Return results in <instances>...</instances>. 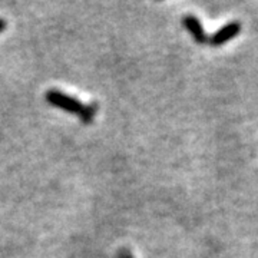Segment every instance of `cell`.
I'll return each mask as SVG.
<instances>
[{
	"instance_id": "cell-1",
	"label": "cell",
	"mask_w": 258,
	"mask_h": 258,
	"mask_svg": "<svg viewBox=\"0 0 258 258\" xmlns=\"http://www.w3.org/2000/svg\"><path fill=\"white\" fill-rule=\"evenodd\" d=\"M45 98L49 102V105H52L55 108H59L62 111L76 113L78 116L81 115L83 106H85L82 102L78 101L76 98L69 96V95H66L62 91H57V89H49L46 95H45Z\"/></svg>"
},
{
	"instance_id": "cell-2",
	"label": "cell",
	"mask_w": 258,
	"mask_h": 258,
	"mask_svg": "<svg viewBox=\"0 0 258 258\" xmlns=\"http://www.w3.org/2000/svg\"><path fill=\"white\" fill-rule=\"evenodd\" d=\"M241 23L238 20H232V22H228L225 23L222 28H220L214 35L208 37V43L211 45L212 47H220L225 43L231 42L232 39L238 36L241 33Z\"/></svg>"
},
{
	"instance_id": "cell-3",
	"label": "cell",
	"mask_w": 258,
	"mask_h": 258,
	"mask_svg": "<svg viewBox=\"0 0 258 258\" xmlns=\"http://www.w3.org/2000/svg\"><path fill=\"white\" fill-rule=\"evenodd\" d=\"M182 25L184 28L189 32V35L192 36V39L198 43V45H205L208 43V36L204 30L203 23L201 20L194 16V15H185L182 18Z\"/></svg>"
},
{
	"instance_id": "cell-4",
	"label": "cell",
	"mask_w": 258,
	"mask_h": 258,
	"mask_svg": "<svg viewBox=\"0 0 258 258\" xmlns=\"http://www.w3.org/2000/svg\"><path fill=\"white\" fill-rule=\"evenodd\" d=\"M96 111H98V103L96 102H92L89 105H85L82 112H81V115H79V118H81L83 123H91L95 119Z\"/></svg>"
},
{
	"instance_id": "cell-5",
	"label": "cell",
	"mask_w": 258,
	"mask_h": 258,
	"mask_svg": "<svg viewBox=\"0 0 258 258\" xmlns=\"http://www.w3.org/2000/svg\"><path fill=\"white\" fill-rule=\"evenodd\" d=\"M118 258H134V255L129 252L128 249L122 248L119 249V252H118Z\"/></svg>"
},
{
	"instance_id": "cell-6",
	"label": "cell",
	"mask_w": 258,
	"mask_h": 258,
	"mask_svg": "<svg viewBox=\"0 0 258 258\" xmlns=\"http://www.w3.org/2000/svg\"><path fill=\"white\" fill-rule=\"evenodd\" d=\"M6 25H8L6 20H5V19H0V32H3V30L6 29Z\"/></svg>"
}]
</instances>
